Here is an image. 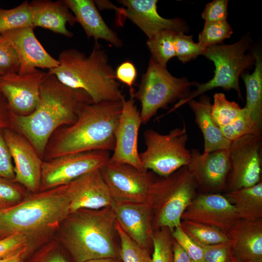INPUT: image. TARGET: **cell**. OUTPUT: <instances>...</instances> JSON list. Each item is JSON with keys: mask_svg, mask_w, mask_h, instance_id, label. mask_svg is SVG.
I'll use <instances>...</instances> for the list:
<instances>
[{"mask_svg": "<svg viewBox=\"0 0 262 262\" xmlns=\"http://www.w3.org/2000/svg\"><path fill=\"white\" fill-rule=\"evenodd\" d=\"M46 73L38 69L29 74L14 73L0 77V93L12 112L25 116L35 110L39 100L41 84Z\"/></svg>", "mask_w": 262, "mask_h": 262, "instance_id": "cell-15", "label": "cell"}, {"mask_svg": "<svg viewBox=\"0 0 262 262\" xmlns=\"http://www.w3.org/2000/svg\"><path fill=\"white\" fill-rule=\"evenodd\" d=\"M187 103L193 111L195 122L203 135L204 149L203 154L229 149L231 141L223 135L220 128L214 124L211 118L212 104L210 98L202 95L198 101L192 99Z\"/></svg>", "mask_w": 262, "mask_h": 262, "instance_id": "cell-25", "label": "cell"}, {"mask_svg": "<svg viewBox=\"0 0 262 262\" xmlns=\"http://www.w3.org/2000/svg\"><path fill=\"white\" fill-rule=\"evenodd\" d=\"M115 227L120 241L119 256L122 262H151L147 249L141 247L133 241L116 222Z\"/></svg>", "mask_w": 262, "mask_h": 262, "instance_id": "cell-34", "label": "cell"}, {"mask_svg": "<svg viewBox=\"0 0 262 262\" xmlns=\"http://www.w3.org/2000/svg\"><path fill=\"white\" fill-rule=\"evenodd\" d=\"M262 140V135H248L231 141L227 182L229 192L251 187L261 181Z\"/></svg>", "mask_w": 262, "mask_h": 262, "instance_id": "cell-12", "label": "cell"}, {"mask_svg": "<svg viewBox=\"0 0 262 262\" xmlns=\"http://www.w3.org/2000/svg\"><path fill=\"white\" fill-rule=\"evenodd\" d=\"M33 27V15L30 2L26 0L16 7L0 8V34L13 30Z\"/></svg>", "mask_w": 262, "mask_h": 262, "instance_id": "cell-30", "label": "cell"}, {"mask_svg": "<svg viewBox=\"0 0 262 262\" xmlns=\"http://www.w3.org/2000/svg\"><path fill=\"white\" fill-rule=\"evenodd\" d=\"M177 32L163 30L148 38L146 44L151 53V59L161 66L166 67L168 61L176 57L174 37Z\"/></svg>", "mask_w": 262, "mask_h": 262, "instance_id": "cell-29", "label": "cell"}, {"mask_svg": "<svg viewBox=\"0 0 262 262\" xmlns=\"http://www.w3.org/2000/svg\"><path fill=\"white\" fill-rule=\"evenodd\" d=\"M233 33L231 27L227 20L205 22L202 31L198 35V44L204 49L219 45L230 37Z\"/></svg>", "mask_w": 262, "mask_h": 262, "instance_id": "cell-33", "label": "cell"}, {"mask_svg": "<svg viewBox=\"0 0 262 262\" xmlns=\"http://www.w3.org/2000/svg\"><path fill=\"white\" fill-rule=\"evenodd\" d=\"M173 238L171 232L167 228L154 231L152 244L153 252L151 262H172Z\"/></svg>", "mask_w": 262, "mask_h": 262, "instance_id": "cell-35", "label": "cell"}, {"mask_svg": "<svg viewBox=\"0 0 262 262\" xmlns=\"http://www.w3.org/2000/svg\"><path fill=\"white\" fill-rule=\"evenodd\" d=\"M153 182L150 191L154 231L167 228L171 232L180 225L181 216L195 197L196 184L187 166Z\"/></svg>", "mask_w": 262, "mask_h": 262, "instance_id": "cell-7", "label": "cell"}, {"mask_svg": "<svg viewBox=\"0 0 262 262\" xmlns=\"http://www.w3.org/2000/svg\"><path fill=\"white\" fill-rule=\"evenodd\" d=\"M85 262H120L117 258H106L90 260Z\"/></svg>", "mask_w": 262, "mask_h": 262, "instance_id": "cell-49", "label": "cell"}, {"mask_svg": "<svg viewBox=\"0 0 262 262\" xmlns=\"http://www.w3.org/2000/svg\"><path fill=\"white\" fill-rule=\"evenodd\" d=\"M116 219L111 206L97 210L80 209L61 223L56 238L74 262L117 258Z\"/></svg>", "mask_w": 262, "mask_h": 262, "instance_id": "cell-4", "label": "cell"}, {"mask_svg": "<svg viewBox=\"0 0 262 262\" xmlns=\"http://www.w3.org/2000/svg\"><path fill=\"white\" fill-rule=\"evenodd\" d=\"M227 233L239 262H262V218L239 219Z\"/></svg>", "mask_w": 262, "mask_h": 262, "instance_id": "cell-22", "label": "cell"}, {"mask_svg": "<svg viewBox=\"0 0 262 262\" xmlns=\"http://www.w3.org/2000/svg\"><path fill=\"white\" fill-rule=\"evenodd\" d=\"M201 247L205 262H231L232 252L230 242Z\"/></svg>", "mask_w": 262, "mask_h": 262, "instance_id": "cell-42", "label": "cell"}, {"mask_svg": "<svg viewBox=\"0 0 262 262\" xmlns=\"http://www.w3.org/2000/svg\"><path fill=\"white\" fill-rule=\"evenodd\" d=\"M70 213L64 186L35 193H28L17 205L0 211L4 236L19 233L29 242L28 253L53 238Z\"/></svg>", "mask_w": 262, "mask_h": 262, "instance_id": "cell-3", "label": "cell"}, {"mask_svg": "<svg viewBox=\"0 0 262 262\" xmlns=\"http://www.w3.org/2000/svg\"><path fill=\"white\" fill-rule=\"evenodd\" d=\"M187 169L197 187L206 192L222 191L227 188L230 170L229 149L201 154L196 149L191 151Z\"/></svg>", "mask_w": 262, "mask_h": 262, "instance_id": "cell-17", "label": "cell"}, {"mask_svg": "<svg viewBox=\"0 0 262 262\" xmlns=\"http://www.w3.org/2000/svg\"><path fill=\"white\" fill-rule=\"evenodd\" d=\"M171 234L173 239L184 249L192 261L205 262L201 247L187 235L181 229L180 225L175 228Z\"/></svg>", "mask_w": 262, "mask_h": 262, "instance_id": "cell-41", "label": "cell"}, {"mask_svg": "<svg viewBox=\"0 0 262 262\" xmlns=\"http://www.w3.org/2000/svg\"><path fill=\"white\" fill-rule=\"evenodd\" d=\"M235 208L240 219L253 220L262 218V182L230 191L225 196Z\"/></svg>", "mask_w": 262, "mask_h": 262, "instance_id": "cell-27", "label": "cell"}, {"mask_svg": "<svg viewBox=\"0 0 262 262\" xmlns=\"http://www.w3.org/2000/svg\"><path fill=\"white\" fill-rule=\"evenodd\" d=\"M144 138L146 148L139 157L145 170L166 177L189 164L191 156L186 147L188 134L185 125L165 134L148 129Z\"/></svg>", "mask_w": 262, "mask_h": 262, "instance_id": "cell-9", "label": "cell"}, {"mask_svg": "<svg viewBox=\"0 0 262 262\" xmlns=\"http://www.w3.org/2000/svg\"><path fill=\"white\" fill-rule=\"evenodd\" d=\"M28 193L19 183L0 177V211L17 205Z\"/></svg>", "mask_w": 262, "mask_h": 262, "instance_id": "cell-36", "label": "cell"}, {"mask_svg": "<svg viewBox=\"0 0 262 262\" xmlns=\"http://www.w3.org/2000/svg\"><path fill=\"white\" fill-rule=\"evenodd\" d=\"M183 231L200 246L230 242L228 233L217 228L194 221L182 220Z\"/></svg>", "mask_w": 262, "mask_h": 262, "instance_id": "cell-28", "label": "cell"}, {"mask_svg": "<svg viewBox=\"0 0 262 262\" xmlns=\"http://www.w3.org/2000/svg\"><path fill=\"white\" fill-rule=\"evenodd\" d=\"M243 110L237 103L228 100L222 93H215L212 104L211 116L219 128L226 126L235 120Z\"/></svg>", "mask_w": 262, "mask_h": 262, "instance_id": "cell-31", "label": "cell"}, {"mask_svg": "<svg viewBox=\"0 0 262 262\" xmlns=\"http://www.w3.org/2000/svg\"><path fill=\"white\" fill-rule=\"evenodd\" d=\"M117 80L125 84L133 90V85L137 78V70L134 65L130 61H126L120 64L115 70Z\"/></svg>", "mask_w": 262, "mask_h": 262, "instance_id": "cell-45", "label": "cell"}, {"mask_svg": "<svg viewBox=\"0 0 262 262\" xmlns=\"http://www.w3.org/2000/svg\"><path fill=\"white\" fill-rule=\"evenodd\" d=\"M255 69L252 74L243 72L241 78L244 82L246 92L245 107L257 126L262 131V57L258 50L253 52Z\"/></svg>", "mask_w": 262, "mask_h": 262, "instance_id": "cell-26", "label": "cell"}, {"mask_svg": "<svg viewBox=\"0 0 262 262\" xmlns=\"http://www.w3.org/2000/svg\"><path fill=\"white\" fill-rule=\"evenodd\" d=\"M172 251V262H192V260L184 249L173 239Z\"/></svg>", "mask_w": 262, "mask_h": 262, "instance_id": "cell-47", "label": "cell"}, {"mask_svg": "<svg viewBox=\"0 0 262 262\" xmlns=\"http://www.w3.org/2000/svg\"><path fill=\"white\" fill-rule=\"evenodd\" d=\"M192 262H194L193 261H192Z\"/></svg>", "mask_w": 262, "mask_h": 262, "instance_id": "cell-53", "label": "cell"}, {"mask_svg": "<svg viewBox=\"0 0 262 262\" xmlns=\"http://www.w3.org/2000/svg\"><path fill=\"white\" fill-rule=\"evenodd\" d=\"M10 127V109L5 98L0 93V130Z\"/></svg>", "mask_w": 262, "mask_h": 262, "instance_id": "cell-46", "label": "cell"}, {"mask_svg": "<svg viewBox=\"0 0 262 262\" xmlns=\"http://www.w3.org/2000/svg\"><path fill=\"white\" fill-rule=\"evenodd\" d=\"M70 213L80 209L97 210L111 206L113 200L99 169L64 185Z\"/></svg>", "mask_w": 262, "mask_h": 262, "instance_id": "cell-20", "label": "cell"}, {"mask_svg": "<svg viewBox=\"0 0 262 262\" xmlns=\"http://www.w3.org/2000/svg\"><path fill=\"white\" fill-rule=\"evenodd\" d=\"M58 66L48 73L65 85L85 92L93 103L121 101L124 96L106 51L95 42L89 55L74 49L61 51Z\"/></svg>", "mask_w": 262, "mask_h": 262, "instance_id": "cell-5", "label": "cell"}, {"mask_svg": "<svg viewBox=\"0 0 262 262\" xmlns=\"http://www.w3.org/2000/svg\"><path fill=\"white\" fill-rule=\"evenodd\" d=\"M30 4L34 28H45L67 37L73 36L66 25L73 26L77 22L64 0H35Z\"/></svg>", "mask_w": 262, "mask_h": 262, "instance_id": "cell-24", "label": "cell"}, {"mask_svg": "<svg viewBox=\"0 0 262 262\" xmlns=\"http://www.w3.org/2000/svg\"><path fill=\"white\" fill-rule=\"evenodd\" d=\"M174 44L176 57L183 63L195 59L199 55H203L206 49L198 43H195L192 36L185 35L182 32L176 33Z\"/></svg>", "mask_w": 262, "mask_h": 262, "instance_id": "cell-37", "label": "cell"}, {"mask_svg": "<svg viewBox=\"0 0 262 262\" xmlns=\"http://www.w3.org/2000/svg\"><path fill=\"white\" fill-rule=\"evenodd\" d=\"M60 245L58 240L53 238L33 251L26 262H68L61 250Z\"/></svg>", "mask_w": 262, "mask_h": 262, "instance_id": "cell-38", "label": "cell"}, {"mask_svg": "<svg viewBox=\"0 0 262 262\" xmlns=\"http://www.w3.org/2000/svg\"><path fill=\"white\" fill-rule=\"evenodd\" d=\"M0 177L15 181V172L12 157L0 130Z\"/></svg>", "mask_w": 262, "mask_h": 262, "instance_id": "cell-44", "label": "cell"}, {"mask_svg": "<svg viewBox=\"0 0 262 262\" xmlns=\"http://www.w3.org/2000/svg\"><path fill=\"white\" fill-rule=\"evenodd\" d=\"M0 236L1 237H4V235H3L2 231V230H1V228H0Z\"/></svg>", "mask_w": 262, "mask_h": 262, "instance_id": "cell-51", "label": "cell"}, {"mask_svg": "<svg viewBox=\"0 0 262 262\" xmlns=\"http://www.w3.org/2000/svg\"><path fill=\"white\" fill-rule=\"evenodd\" d=\"M111 206L116 222L125 232L139 246L148 249L154 232L151 205L112 201Z\"/></svg>", "mask_w": 262, "mask_h": 262, "instance_id": "cell-21", "label": "cell"}, {"mask_svg": "<svg viewBox=\"0 0 262 262\" xmlns=\"http://www.w3.org/2000/svg\"><path fill=\"white\" fill-rule=\"evenodd\" d=\"M85 102H92L85 92L69 87L47 72L41 84L36 108L25 116L10 109V128L25 137L43 159L52 135L60 128L74 122L78 106Z\"/></svg>", "mask_w": 262, "mask_h": 262, "instance_id": "cell-1", "label": "cell"}, {"mask_svg": "<svg viewBox=\"0 0 262 262\" xmlns=\"http://www.w3.org/2000/svg\"><path fill=\"white\" fill-rule=\"evenodd\" d=\"M250 44L248 37H245L232 44H219L206 48L203 55L214 64L215 69L213 78L205 83L195 82L194 85L196 87V89L190 92L184 98L179 100L168 113L215 88L220 87L227 90L234 89L242 99L239 84V77L255 64L253 53H246Z\"/></svg>", "mask_w": 262, "mask_h": 262, "instance_id": "cell-6", "label": "cell"}, {"mask_svg": "<svg viewBox=\"0 0 262 262\" xmlns=\"http://www.w3.org/2000/svg\"><path fill=\"white\" fill-rule=\"evenodd\" d=\"M28 255V250H25L13 256L0 259V262H24Z\"/></svg>", "mask_w": 262, "mask_h": 262, "instance_id": "cell-48", "label": "cell"}, {"mask_svg": "<svg viewBox=\"0 0 262 262\" xmlns=\"http://www.w3.org/2000/svg\"><path fill=\"white\" fill-rule=\"evenodd\" d=\"M110 157L109 151L94 150L43 161L39 191L66 184L90 171L100 169Z\"/></svg>", "mask_w": 262, "mask_h": 262, "instance_id": "cell-11", "label": "cell"}, {"mask_svg": "<svg viewBox=\"0 0 262 262\" xmlns=\"http://www.w3.org/2000/svg\"><path fill=\"white\" fill-rule=\"evenodd\" d=\"M231 262H239L232 255L231 259Z\"/></svg>", "mask_w": 262, "mask_h": 262, "instance_id": "cell-50", "label": "cell"}, {"mask_svg": "<svg viewBox=\"0 0 262 262\" xmlns=\"http://www.w3.org/2000/svg\"><path fill=\"white\" fill-rule=\"evenodd\" d=\"M4 140L10 151L15 172V181L29 193L39 192L43 160L29 141L11 129L3 130Z\"/></svg>", "mask_w": 262, "mask_h": 262, "instance_id": "cell-14", "label": "cell"}, {"mask_svg": "<svg viewBox=\"0 0 262 262\" xmlns=\"http://www.w3.org/2000/svg\"><path fill=\"white\" fill-rule=\"evenodd\" d=\"M29 247L27 238L21 233H13L2 237L0 238V259L13 256L25 250H27L28 253Z\"/></svg>", "mask_w": 262, "mask_h": 262, "instance_id": "cell-40", "label": "cell"}, {"mask_svg": "<svg viewBox=\"0 0 262 262\" xmlns=\"http://www.w3.org/2000/svg\"><path fill=\"white\" fill-rule=\"evenodd\" d=\"M99 170L113 201L150 204L151 189L155 180L150 172L109 160Z\"/></svg>", "mask_w": 262, "mask_h": 262, "instance_id": "cell-10", "label": "cell"}, {"mask_svg": "<svg viewBox=\"0 0 262 262\" xmlns=\"http://www.w3.org/2000/svg\"><path fill=\"white\" fill-rule=\"evenodd\" d=\"M229 0H214L208 3L202 13L205 22H215L227 20Z\"/></svg>", "mask_w": 262, "mask_h": 262, "instance_id": "cell-43", "label": "cell"}, {"mask_svg": "<svg viewBox=\"0 0 262 262\" xmlns=\"http://www.w3.org/2000/svg\"><path fill=\"white\" fill-rule=\"evenodd\" d=\"M19 66L15 49L9 41L0 34V77L17 73Z\"/></svg>", "mask_w": 262, "mask_h": 262, "instance_id": "cell-39", "label": "cell"}, {"mask_svg": "<svg viewBox=\"0 0 262 262\" xmlns=\"http://www.w3.org/2000/svg\"><path fill=\"white\" fill-rule=\"evenodd\" d=\"M123 8L112 7L117 12L119 20L127 17L135 24L148 38L163 30L184 33L187 30L184 21L180 18L171 19L161 16L157 12V0H121Z\"/></svg>", "mask_w": 262, "mask_h": 262, "instance_id": "cell-18", "label": "cell"}, {"mask_svg": "<svg viewBox=\"0 0 262 262\" xmlns=\"http://www.w3.org/2000/svg\"><path fill=\"white\" fill-rule=\"evenodd\" d=\"M122 109L115 133V147L109 162L130 165L139 171L146 172L138 151V137L142 124L140 111L132 97L121 99Z\"/></svg>", "mask_w": 262, "mask_h": 262, "instance_id": "cell-13", "label": "cell"}, {"mask_svg": "<svg viewBox=\"0 0 262 262\" xmlns=\"http://www.w3.org/2000/svg\"><path fill=\"white\" fill-rule=\"evenodd\" d=\"M223 135L232 141L248 135H262V131L252 119L248 110L243 108L239 116L229 124L220 128Z\"/></svg>", "mask_w": 262, "mask_h": 262, "instance_id": "cell-32", "label": "cell"}, {"mask_svg": "<svg viewBox=\"0 0 262 262\" xmlns=\"http://www.w3.org/2000/svg\"><path fill=\"white\" fill-rule=\"evenodd\" d=\"M194 83L186 78L173 76L167 68L150 58L138 90H130V96L140 102L142 124L147 123L160 109L165 108L169 104L184 98Z\"/></svg>", "mask_w": 262, "mask_h": 262, "instance_id": "cell-8", "label": "cell"}, {"mask_svg": "<svg viewBox=\"0 0 262 262\" xmlns=\"http://www.w3.org/2000/svg\"><path fill=\"white\" fill-rule=\"evenodd\" d=\"M121 109V100L81 103L74 122L60 128L51 137L43 161L89 151H113Z\"/></svg>", "mask_w": 262, "mask_h": 262, "instance_id": "cell-2", "label": "cell"}, {"mask_svg": "<svg viewBox=\"0 0 262 262\" xmlns=\"http://www.w3.org/2000/svg\"><path fill=\"white\" fill-rule=\"evenodd\" d=\"M33 27L16 29L0 34L15 49L19 61L17 73L20 75L36 71V68L49 70L58 66L59 62L43 47L36 38Z\"/></svg>", "mask_w": 262, "mask_h": 262, "instance_id": "cell-19", "label": "cell"}, {"mask_svg": "<svg viewBox=\"0 0 262 262\" xmlns=\"http://www.w3.org/2000/svg\"><path fill=\"white\" fill-rule=\"evenodd\" d=\"M2 238L0 236V238Z\"/></svg>", "mask_w": 262, "mask_h": 262, "instance_id": "cell-52", "label": "cell"}, {"mask_svg": "<svg viewBox=\"0 0 262 262\" xmlns=\"http://www.w3.org/2000/svg\"><path fill=\"white\" fill-rule=\"evenodd\" d=\"M181 219L213 226L227 232L240 218L225 196L205 194L192 199Z\"/></svg>", "mask_w": 262, "mask_h": 262, "instance_id": "cell-16", "label": "cell"}, {"mask_svg": "<svg viewBox=\"0 0 262 262\" xmlns=\"http://www.w3.org/2000/svg\"><path fill=\"white\" fill-rule=\"evenodd\" d=\"M64 1L88 38H93L95 42L99 39H103L116 48L123 45L122 40L105 22L94 0Z\"/></svg>", "mask_w": 262, "mask_h": 262, "instance_id": "cell-23", "label": "cell"}]
</instances>
